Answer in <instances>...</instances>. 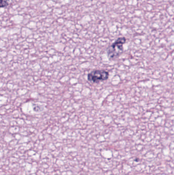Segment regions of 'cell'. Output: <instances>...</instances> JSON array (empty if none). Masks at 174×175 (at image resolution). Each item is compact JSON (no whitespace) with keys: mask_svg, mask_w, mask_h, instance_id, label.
I'll use <instances>...</instances> for the list:
<instances>
[{"mask_svg":"<svg viewBox=\"0 0 174 175\" xmlns=\"http://www.w3.org/2000/svg\"><path fill=\"white\" fill-rule=\"evenodd\" d=\"M126 42L124 37H120L109 46L107 49V55L109 59H115L119 56L123 50V44Z\"/></svg>","mask_w":174,"mask_h":175,"instance_id":"cell-1","label":"cell"},{"mask_svg":"<svg viewBox=\"0 0 174 175\" xmlns=\"http://www.w3.org/2000/svg\"><path fill=\"white\" fill-rule=\"evenodd\" d=\"M9 0H1L0 2V7L1 8L6 7L9 5Z\"/></svg>","mask_w":174,"mask_h":175,"instance_id":"cell-3","label":"cell"},{"mask_svg":"<svg viewBox=\"0 0 174 175\" xmlns=\"http://www.w3.org/2000/svg\"><path fill=\"white\" fill-rule=\"evenodd\" d=\"M108 77V72L104 70H93L87 75L88 81L92 83H99L107 80Z\"/></svg>","mask_w":174,"mask_h":175,"instance_id":"cell-2","label":"cell"}]
</instances>
